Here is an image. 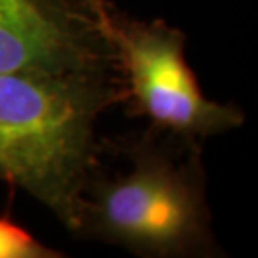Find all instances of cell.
<instances>
[{
    "mask_svg": "<svg viewBox=\"0 0 258 258\" xmlns=\"http://www.w3.org/2000/svg\"><path fill=\"white\" fill-rule=\"evenodd\" d=\"M122 96L106 72L0 74V179L77 233L96 168L97 119Z\"/></svg>",
    "mask_w": 258,
    "mask_h": 258,
    "instance_id": "obj_1",
    "label": "cell"
},
{
    "mask_svg": "<svg viewBox=\"0 0 258 258\" xmlns=\"http://www.w3.org/2000/svg\"><path fill=\"white\" fill-rule=\"evenodd\" d=\"M77 235L94 236L143 256L213 251L198 159L184 161L153 144L138 146L126 171L89 179Z\"/></svg>",
    "mask_w": 258,
    "mask_h": 258,
    "instance_id": "obj_2",
    "label": "cell"
},
{
    "mask_svg": "<svg viewBox=\"0 0 258 258\" xmlns=\"http://www.w3.org/2000/svg\"><path fill=\"white\" fill-rule=\"evenodd\" d=\"M107 40L126 77L124 96L159 131L195 143L243 124L240 107L203 94L186 60L181 30L112 15Z\"/></svg>",
    "mask_w": 258,
    "mask_h": 258,
    "instance_id": "obj_3",
    "label": "cell"
},
{
    "mask_svg": "<svg viewBox=\"0 0 258 258\" xmlns=\"http://www.w3.org/2000/svg\"><path fill=\"white\" fill-rule=\"evenodd\" d=\"M109 64L104 30L74 0H0V74H86Z\"/></svg>",
    "mask_w": 258,
    "mask_h": 258,
    "instance_id": "obj_4",
    "label": "cell"
},
{
    "mask_svg": "<svg viewBox=\"0 0 258 258\" xmlns=\"http://www.w3.org/2000/svg\"><path fill=\"white\" fill-rule=\"evenodd\" d=\"M62 253L40 243L22 226L0 218V258H59Z\"/></svg>",
    "mask_w": 258,
    "mask_h": 258,
    "instance_id": "obj_5",
    "label": "cell"
},
{
    "mask_svg": "<svg viewBox=\"0 0 258 258\" xmlns=\"http://www.w3.org/2000/svg\"><path fill=\"white\" fill-rule=\"evenodd\" d=\"M81 9H84L97 24L101 25V29L104 30L106 37H107V29H109L112 14L109 7H107L106 0H74Z\"/></svg>",
    "mask_w": 258,
    "mask_h": 258,
    "instance_id": "obj_6",
    "label": "cell"
}]
</instances>
